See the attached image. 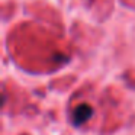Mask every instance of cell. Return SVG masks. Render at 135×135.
Masks as SVG:
<instances>
[{
  "mask_svg": "<svg viewBox=\"0 0 135 135\" xmlns=\"http://www.w3.org/2000/svg\"><path fill=\"white\" fill-rule=\"evenodd\" d=\"M93 115V108L89 105H79L77 108L73 109V112H71V123H73L74 126H80L83 125V123H86L89 119H90V116Z\"/></svg>",
  "mask_w": 135,
  "mask_h": 135,
  "instance_id": "cell-1",
  "label": "cell"
}]
</instances>
